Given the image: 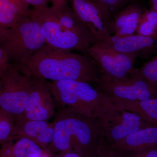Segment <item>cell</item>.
Returning <instances> with one entry per match:
<instances>
[{"label":"cell","mask_w":157,"mask_h":157,"mask_svg":"<svg viewBox=\"0 0 157 157\" xmlns=\"http://www.w3.org/2000/svg\"><path fill=\"white\" fill-rule=\"evenodd\" d=\"M19 66L26 75L39 80L70 79L98 83L101 78L98 66L88 56L55 49L47 45Z\"/></svg>","instance_id":"obj_1"},{"label":"cell","mask_w":157,"mask_h":157,"mask_svg":"<svg viewBox=\"0 0 157 157\" xmlns=\"http://www.w3.org/2000/svg\"><path fill=\"white\" fill-rule=\"evenodd\" d=\"M53 140L46 150L59 153L76 152L85 155L105 139L98 118L85 117L68 107L56 115Z\"/></svg>","instance_id":"obj_2"},{"label":"cell","mask_w":157,"mask_h":157,"mask_svg":"<svg viewBox=\"0 0 157 157\" xmlns=\"http://www.w3.org/2000/svg\"><path fill=\"white\" fill-rule=\"evenodd\" d=\"M45 83L59 107H70L85 117L99 119L115 108L107 94L89 83L70 79Z\"/></svg>","instance_id":"obj_3"},{"label":"cell","mask_w":157,"mask_h":157,"mask_svg":"<svg viewBox=\"0 0 157 157\" xmlns=\"http://www.w3.org/2000/svg\"><path fill=\"white\" fill-rule=\"evenodd\" d=\"M0 42L10 63L19 65L46 45L40 25L29 16L6 29Z\"/></svg>","instance_id":"obj_4"},{"label":"cell","mask_w":157,"mask_h":157,"mask_svg":"<svg viewBox=\"0 0 157 157\" xmlns=\"http://www.w3.org/2000/svg\"><path fill=\"white\" fill-rule=\"evenodd\" d=\"M29 16L40 25L46 45L60 50L78 51L87 55L88 49L93 45L92 42L61 25L51 7L34 8L30 10Z\"/></svg>","instance_id":"obj_5"},{"label":"cell","mask_w":157,"mask_h":157,"mask_svg":"<svg viewBox=\"0 0 157 157\" xmlns=\"http://www.w3.org/2000/svg\"><path fill=\"white\" fill-rule=\"evenodd\" d=\"M87 55L94 60L100 73V79L121 80L135 76L137 56L121 53L102 42H96L87 50Z\"/></svg>","instance_id":"obj_6"},{"label":"cell","mask_w":157,"mask_h":157,"mask_svg":"<svg viewBox=\"0 0 157 157\" xmlns=\"http://www.w3.org/2000/svg\"><path fill=\"white\" fill-rule=\"evenodd\" d=\"M0 78V110L13 118L15 121L19 119L24 111L33 78L21 74L16 67L11 65Z\"/></svg>","instance_id":"obj_7"},{"label":"cell","mask_w":157,"mask_h":157,"mask_svg":"<svg viewBox=\"0 0 157 157\" xmlns=\"http://www.w3.org/2000/svg\"><path fill=\"white\" fill-rule=\"evenodd\" d=\"M99 119L109 145L141 129L157 126L149 123L135 113L116 107Z\"/></svg>","instance_id":"obj_8"},{"label":"cell","mask_w":157,"mask_h":157,"mask_svg":"<svg viewBox=\"0 0 157 157\" xmlns=\"http://www.w3.org/2000/svg\"><path fill=\"white\" fill-rule=\"evenodd\" d=\"M70 1L72 10L90 31L96 42H103L112 36L113 19L101 4L92 0Z\"/></svg>","instance_id":"obj_9"},{"label":"cell","mask_w":157,"mask_h":157,"mask_svg":"<svg viewBox=\"0 0 157 157\" xmlns=\"http://www.w3.org/2000/svg\"><path fill=\"white\" fill-rule=\"evenodd\" d=\"M99 89L108 96L129 100L146 101L157 98V87L135 75L121 80L100 79Z\"/></svg>","instance_id":"obj_10"},{"label":"cell","mask_w":157,"mask_h":157,"mask_svg":"<svg viewBox=\"0 0 157 157\" xmlns=\"http://www.w3.org/2000/svg\"><path fill=\"white\" fill-rule=\"evenodd\" d=\"M33 78V85L27 103L18 120L48 121L55 113L51 94L45 80Z\"/></svg>","instance_id":"obj_11"},{"label":"cell","mask_w":157,"mask_h":157,"mask_svg":"<svg viewBox=\"0 0 157 157\" xmlns=\"http://www.w3.org/2000/svg\"><path fill=\"white\" fill-rule=\"evenodd\" d=\"M155 40L151 37L135 34L123 37L112 35L101 42L119 52L136 55L137 57L148 59L156 51Z\"/></svg>","instance_id":"obj_12"},{"label":"cell","mask_w":157,"mask_h":157,"mask_svg":"<svg viewBox=\"0 0 157 157\" xmlns=\"http://www.w3.org/2000/svg\"><path fill=\"white\" fill-rule=\"evenodd\" d=\"M54 134L53 122L20 120L15 121L13 136L29 138L46 150L53 140Z\"/></svg>","instance_id":"obj_13"},{"label":"cell","mask_w":157,"mask_h":157,"mask_svg":"<svg viewBox=\"0 0 157 157\" xmlns=\"http://www.w3.org/2000/svg\"><path fill=\"white\" fill-rule=\"evenodd\" d=\"M109 145L112 149L123 154L156 146L157 126L141 129Z\"/></svg>","instance_id":"obj_14"},{"label":"cell","mask_w":157,"mask_h":157,"mask_svg":"<svg viewBox=\"0 0 157 157\" xmlns=\"http://www.w3.org/2000/svg\"><path fill=\"white\" fill-rule=\"evenodd\" d=\"M142 9L139 5L132 3L118 12L113 20V36L123 37L136 34Z\"/></svg>","instance_id":"obj_15"},{"label":"cell","mask_w":157,"mask_h":157,"mask_svg":"<svg viewBox=\"0 0 157 157\" xmlns=\"http://www.w3.org/2000/svg\"><path fill=\"white\" fill-rule=\"evenodd\" d=\"M109 97L116 108L135 113L149 123L157 125V98L137 101Z\"/></svg>","instance_id":"obj_16"},{"label":"cell","mask_w":157,"mask_h":157,"mask_svg":"<svg viewBox=\"0 0 157 157\" xmlns=\"http://www.w3.org/2000/svg\"><path fill=\"white\" fill-rule=\"evenodd\" d=\"M51 8L61 25L67 29L78 33L93 44L95 43V39L92 34L70 8L67 1L59 6H52Z\"/></svg>","instance_id":"obj_17"},{"label":"cell","mask_w":157,"mask_h":157,"mask_svg":"<svg viewBox=\"0 0 157 157\" xmlns=\"http://www.w3.org/2000/svg\"><path fill=\"white\" fill-rule=\"evenodd\" d=\"M29 6L24 0H0V25L9 28L28 17Z\"/></svg>","instance_id":"obj_18"},{"label":"cell","mask_w":157,"mask_h":157,"mask_svg":"<svg viewBox=\"0 0 157 157\" xmlns=\"http://www.w3.org/2000/svg\"><path fill=\"white\" fill-rule=\"evenodd\" d=\"M13 138L1 145L0 157H33L40 155L43 150L33 141L26 137Z\"/></svg>","instance_id":"obj_19"},{"label":"cell","mask_w":157,"mask_h":157,"mask_svg":"<svg viewBox=\"0 0 157 157\" xmlns=\"http://www.w3.org/2000/svg\"><path fill=\"white\" fill-rule=\"evenodd\" d=\"M136 33L157 39V11L150 9L142 13L138 23Z\"/></svg>","instance_id":"obj_20"},{"label":"cell","mask_w":157,"mask_h":157,"mask_svg":"<svg viewBox=\"0 0 157 157\" xmlns=\"http://www.w3.org/2000/svg\"><path fill=\"white\" fill-rule=\"evenodd\" d=\"M150 84L157 87V56H154L144 63L135 74Z\"/></svg>","instance_id":"obj_21"},{"label":"cell","mask_w":157,"mask_h":157,"mask_svg":"<svg viewBox=\"0 0 157 157\" xmlns=\"http://www.w3.org/2000/svg\"><path fill=\"white\" fill-rule=\"evenodd\" d=\"M14 124L15 121L13 118L0 110V145L14 138Z\"/></svg>","instance_id":"obj_22"},{"label":"cell","mask_w":157,"mask_h":157,"mask_svg":"<svg viewBox=\"0 0 157 157\" xmlns=\"http://www.w3.org/2000/svg\"><path fill=\"white\" fill-rule=\"evenodd\" d=\"M99 3L109 12L111 15L118 11L128 0H98Z\"/></svg>","instance_id":"obj_23"},{"label":"cell","mask_w":157,"mask_h":157,"mask_svg":"<svg viewBox=\"0 0 157 157\" xmlns=\"http://www.w3.org/2000/svg\"><path fill=\"white\" fill-rule=\"evenodd\" d=\"M109 147V144L104 139L99 145L86 154L84 157H105Z\"/></svg>","instance_id":"obj_24"},{"label":"cell","mask_w":157,"mask_h":157,"mask_svg":"<svg viewBox=\"0 0 157 157\" xmlns=\"http://www.w3.org/2000/svg\"><path fill=\"white\" fill-rule=\"evenodd\" d=\"M125 154L127 157H157V146Z\"/></svg>","instance_id":"obj_25"},{"label":"cell","mask_w":157,"mask_h":157,"mask_svg":"<svg viewBox=\"0 0 157 157\" xmlns=\"http://www.w3.org/2000/svg\"><path fill=\"white\" fill-rule=\"evenodd\" d=\"M11 65L6 51L0 47V78L3 76Z\"/></svg>","instance_id":"obj_26"},{"label":"cell","mask_w":157,"mask_h":157,"mask_svg":"<svg viewBox=\"0 0 157 157\" xmlns=\"http://www.w3.org/2000/svg\"><path fill=\"white\" fill-rule=\"evenodd\" d=\"M30 6H33L34 8H44L47 6L49 0H24Z\"/></svg>","instance_id":"obj_27"},{"label":"cell","mask_w":157,"mask_h":157,"mask_svg":"<svg viewBox=\"0 0 157 157\" xmlns=\"http://www.w3.org/2000/svg\"><path fill=\"white\" fill-rule=\"evenodd\" d=\"M105 157H127V156L125 154H123L116 151L112 149L109 146Z\"/></svg>","instance_id":"obj_28"},{"label":"cell","mask_w":157,"mask_h":157,"mask_svg":"<svg viewBox=\"0 0 157 157\" xmlns=\"http://www.w3.org/2000/svg\"><path fill=\"white\" fill-rule=\"evenodd\" d=\"M85 155L80 153L76 152H69L63 153L56 157H84Z\"/></svg>","instance_id":"obj_29"},{"label":"cell","mask_w":157,"mask_h":157,"mask_svg":"<svg viewBox=\"0 0 157 157\" xmlns=\"http://www.w3.org/2000/svg\"><path fill=\"white\" fill-rule=\"evenodd\" d=\"M150 10L157 12V0H150Z\"/></svg>","instance_id":"obj_30"},{"label":"cell","mask_w":157,"mask_h":157,"mask_svg":"<svg viewBox=\"0 0 157 157\" xmlns=\"http://www.w3.org/2000/svg\"><path fill=\"white\" fill-rule=\"evenodd\" d=\"M53 154V153L47 150H44L42 154L40 155L33 157H54Z\"/></svg>","instance_id":"obj_31"},{"label":"cell","mask_w":157,"mask_h":157,"mask_svg":"<svg viewBox=\"0 0 157 157\" xmlns=\"http://www.w3.org/2000/svg\"><path fill=\"white\" fill-rule=\"evenodd\" d=\"M49 1L52 3V6H56L63 4L67 1V0H49Z\"/></svg>","instance_id":"obj_32"},{"label":"cell","mask_w":157,"mask_h":157,"mask_svg":"<svg viewBox=\"0 0 157 157\" xmlns=\"http://www.w3.org/2000/svg\"><path fill=\"white\" fill-rule=\"evenodd\" d=\"M6 29V28H4L1 29H0V36H1V34L2 33V32L5 30V29Z\"/></svg>","instance_id":"obj_33"},{"label":"cell","mask_w":157,"mask_h":157,"mask_svg":"<svg viewBox=\"0 0 157 157\" xmlns=\"http://www.w3.org/2000/svg\"><path fill=\"white\" fill-rule=\"evenodd\" d=\"M1 87H2V82H1V79H0V93H1Z\"/></svg>","instance_id":"obj_34"},{"label":"cell","mask_w":157,"mask_h":157,"mask_svg":"<svg viewBox=\"0 0 157 157\" xmlns=\"http://www.w3.org/2000/svg\"><path fill=\"white\" fill-rule=\"evenodd\" d=\"M92 1H94V2H96L99 3V1H98V0H92Z\"/></svg>","instance_id":"obj_35"},{"label":"cell","mask_w":157,"mask_h":157,"mask_svg":"<svg viewBox=\"0 0 157 157\" xmlns=\"http://www.w3.org/2000/svg\"><path fill=\"white\" fill-rule=\"evenodd\" d=\"M4 27H2V26L0 25V29H1L4 28Z\"/></svg>","instance_id":"obj_36"}]
</instances>
